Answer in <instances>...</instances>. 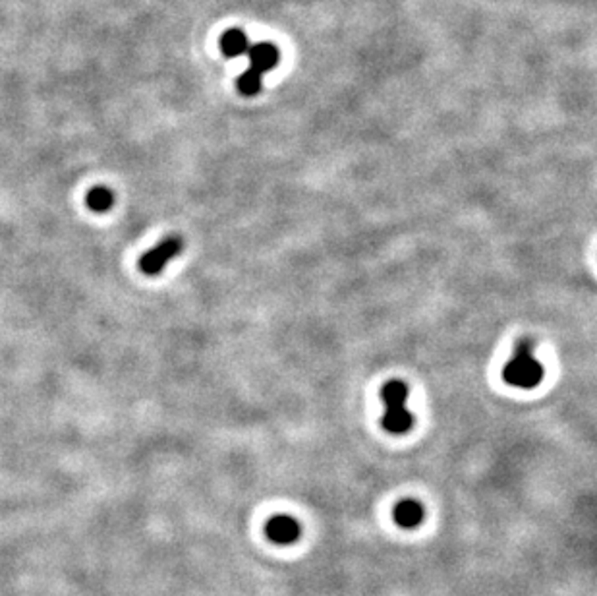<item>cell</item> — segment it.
<instances>
[{"instance_id":"1","label":"cell","mask_w":597,"mask_h":596,"mask_svg":"<svg viewBox=\"0 0 597 596\" xmlns=\"http://www.w3.org/2000/svg\"><path fill=\"white\" fill-rule=\"evenodd\" d=\"M503 380L512 388H522V390H532L542 383L543 366L532 355V343L524 339L516 345L514 357L504 366Z\"/></svg>"},{"instance_id":"2","label":"cell","mask_w":597,"mask_h":596,"mask_svg":"<svg viewBox=\"0 0 597 596\" xmlns=\"http://www.w3.org/2000/svg\"><path fill=\"white\" fill-rule=\"evenodd\" d=\"M381 397L385 401L387 413L383 416V428L391 434H404L414 426V414L404 406L408 397V388L402 382H389L381 390Z\"/></svg>"},{"instance_id":"3","label":"cell","mask_w":597,"mask_h":596,"mask_svg":"<svg viewBox=\"0 0 597 596\" xmlns=\"http://www.w3.org/2000/svg\"><path fill=\"white\" fill-rule=\"evenodd\" d=\"M182 248H184V242L180 237H174V234L166 237L163 242H159L157 246L151 248L149 252H145L140 258V271L145 275H159L166 267V263L180 254Z\"/></svg>"},{"instance_id":"4","label":"cell","mask_w":597,"mask_h":596,"mask_svg":"<svg viewBox=\"0 0 597 596\" xmlns=\"http://www.w3.org/2000/svg\"><path fill=\"white\" fill-rule=\"evenodd\" d=\"M265 534L269 541H273L275 544H294L298 541L302 529H300L298 521L292 519L288 515H276L273 519H269L267 527H265Z\"/></svg>"},{"instance_id":"5","label":"cell","mask_w":597,"mask_h":596,"mask_svg":"<svg viewBox=\"0 0 597 596\" xmlns=\"http://www.w3.org/2000/svg\"><path fill=\"white\" fill-rule=\"evenodd\" d=\"M246 55L250 56V68L255 70L257 74H265V72L273 70L279 62V48L271 43H260L248 48Z\"/></svg>"},{"instance_id":"6","label":"cell","mask_w":597,"mask_h":596,"mask_svg":"<svg viewBox=\"0 0 597 596\" xmlns=\"http://www.w3.org/2000/svg\"><path fill=\"white\" fill-rule=\"evenodd\" d=\"M393 517L396 525L402 527V529H416L424 521V505L416 500H402L401 503H396Z\"/></svg>"},{"instance_id":"7","label":"cell","mask_w":597,"mask_h":596,"mask_svg":"<svg viewBox=\"0 0 597 596\" xmlns=\"http://www.w3.org/2000/svg\"><path fill=\"white\" fill-rule=\"evenodd\" d=\"M250 48V41L246 37L244 32L240 29H230L222 35L220 39V51L222 55L228 56V58H236V56H242L248 53Z\"/></svg>"},{"instance_id":"8","label":"cell","mask_w":597,"mask_h":596,"mask_svg":"<svg viewBox=\"0 0 597 596\" xmlns=\"http://www.w3.org/2000/svg\"><path fill=\"white\" fill-rule=\"evenodd\" d=\"M86 204L95 213H105L114 204V192L110 190L109 186H93L87 192Z\"/></svg>"},{"instance_id":"9","label":"cell","mask_w":597,"mask_h":596,"mask_svg":"<svg viewBox=\"0 0 597 596\" xmlns=\"http://www.w3.org/2000/svg\"><path fill=\"white\" fill-rule=\"evenodd\" d=\"M261 74H257L255 70H252V68H248V70L238 78V81H236V86H238V91L240 93H244V95H255V93H260L261 91Z\"/></svg>"}]
</instances>
